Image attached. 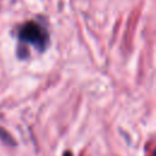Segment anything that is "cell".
I'll return each instance as SVG.
<instances>
[{
	"label": "cell",
	"mask_w": 156,
	"mask_h": 156,
	"mask_svg": "<svg viewBox=\"0 0 156 156\" xmlns=\"http://www.w3.org/2000/svg\"><path fill=\"white\" fill-rule=\"evenodd\" d=\"M63 156H72V154L69 152V151H67V152H65V155Z\"/></svg>",
	"instance_id": "3"
},
{
	"label": "cell",
	"mask_w": 156,
	"mask_h": 156,
	"mask_svg": "<svg viewBox=\"0 0 156 156\" xmlns=\"http://www.w3.org/2000/svg\"><path fill=\"white\" fill-rule=\"evenodd\" d=\"M18 38L21 41L28 43L40 51L44 50L48 45L46 32L35 22H27L23 24L18 32Z\"/></svg>",
	"instance_id": "1"
},
{
	"label": "cell",
	"mask_w": 156,
	"mask_h": 156,
	"mask_svg": "<svg viewBox=\"0 0 156 156\" xmlns=\"http://www.w3.org/2000/svg\"><path fill=\"white\" fill-rule=\"evenodd\" d=\"M0 139H2V140H5L6 143H9V144H13V140L9 136V134L4 130V129H1L0 128Z\"/></svg>",
	"instance_id": "2"
}]
</instances>
